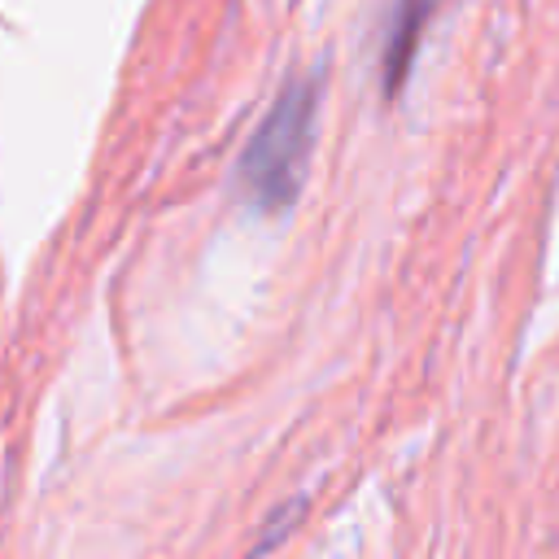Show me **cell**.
I'll list each match as a JSON object with an SVG mask.
<instances>
[{
	"label": "cell",
	"instance_id": "6da1fadb",
	"mask_svg": "<svg viewBox=\"0 0 559 559\" xmlns=\"http://www.w3.org/2000/svg\"><path fill=\"white\" fill-rule=\"evenodd\" d=\"M314 114H319V74H297L249 135L236 179L253 210L262 214L288 210L293 197L301 192L310 140H314Z\"/></svg>",
	"mask_w": 559,
	"mask_h": 559
},
{
	"label": "cell",
	"instance_id": "7a4b0ae2",
	"mask_svg": "<svg viewBox=\"0 0 559 559\" xmlns=\"http://www.w3.org/2000/svg\"><path fill=\"white\" fill-rule=\"evenodd\" d=\"M441 9V0H393L389 26H384V48H380V87L393 96L415 61V48L432 22V13Z\"/></svg>",
	"mask_w": 559,
	"mask_h": 559
}]
</instances>
